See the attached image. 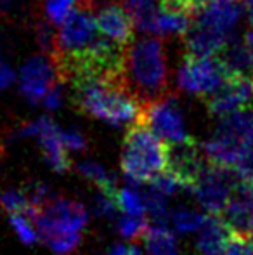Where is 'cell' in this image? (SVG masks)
I'll use <instances>...</instances> for the list:
<instances>
[{
    "label": "cell",
    "instance_id": "obj_17",
    "mask_svg": "<svg viewBox=\"0 0 253 255\" xmlns=\"http://www.w3.org/2000/svg\"><path fill=\"white\" fill-rule=\"evenodd\" d=\"M192 16L187 12H179V10H169V9H160L158 17H156L155 24V35H179L184 37L187 30L191 26Z\"/></svg>",
    "mask_w": 253,
    "mask_h": 255
},
{
    "label": "cell",
    "instance_id": "obj_27",
    "mask_svg": "<svg viewBox=\"0 0 253 255\" xmlns=\"http://www.w3.org/2000/svg\"><path fill=\"white\" fill-rule=\"evenodd\" d=\"M208 0H160V5L169 10H179V12L194 14L201 9Z\"/></svg>",
    "mask_w": 253,
    "mask_h": 255
},
{
    "label": "cell",
    "instance_id": "obj_32",
    "mask_svg": "<svg viewBox=\"0 0 253 255\" xmlns=\"http://www.w3.org/2000/svg\"><path fill=\"white\" fill-rule=\"evenodd\" d=\"M106 255H141V252L132 245H116Z\"/></svg>",
    "mask_w": 253,
    "mask_h": 255
},
{
    "label": "cell",
    "instance_id": "obj_3",
    "mask_svg": "<svg viewBox=\"0 0 253 255\" xmlns=\"http://www.w3.org/2000/svg\"><path fill=\"white\" fill-rule=\"evenodd\" d=\"M169 168V142L137 122L127 130L122 146V170L139 184H149Z\"/></svg>",
    "mask_w": 253,
    "mask_h": 255
},
{
    "label": "cell",
    "instance_id": "obj_5",
    "mask_svg": "<svg viewBox=\"0 0 253 255\" xmlns=\"http://www.w3.org/2000/svg\"><path fill=\"white\" fill-rule=\"evenodd\" d=\"M229 75L220 57L186 54L177 71V85L186 94L206 99L222 87Z\"/></svg>",
    "mask_w": 253,
    "mask_h": 255
},
{
    "label": "cell",
    "instance_id": "obj_36",
    "mask_svg": "<svg viewBox=\"0 0 253 255\" xmlns=\"http://www.w3.org/2000/svg\"><path fill=\"white\" fill-rule=\"evenodd\" d=\"M248 238H250V242L253 243V233H250V235H248Z\"/></svg>",
    "mask_w": 253,
    "mask_h": 255
},
{
    "label": "cell",
    "instance_id": "obj_28",
    "mask_svg": "<svg viewBox=\"0 0 253 255\" xmlns=\"http://www.w3.org/2000/svg\"><path fill=\"white\" fill-rule=\"evenodd\" d=\"M222 255H253V243L248 236L234 233L233 240L226 247Z\"/></svg>",
    "mask_w": 253,
    "mask_h": 255
},
{
    "label": "cell",
    "instance_id": "obj_16",
    "mask_svg": "<svg viewBox=\"0 0 253 255\" xmlns=\"http://www.w3.org/2000/svg\"><path fill=\"white\" fill-rule=\"evenodd\" d=\"M125 9L130 12L135 26L146 33H155V24L162 5L158 0H125Z\"/></svg>",
    "mask_w": 253,
    "mask_h": 255
},
{
    "label": "cell",
    "instance_id": "obj_14",
    "mask_svg": "<svg viewBox=\"0 0 253 255\" xmlns=\"http://www.w3.org/2000/svg\"><path fill=\"white\" fill-rule=\"evenodd\" d=\"M198 233L196 247L199 255H222L236 231L220 215L208 214Z\"/></svg>",
    "mask_w": 253,
    "mask_h": 255
},
{
    "label": "cell",
    "instance_id": "obj_13",
    "mask_svg": "<svg viewBox=\"0 0 253 255\" xmlns=\"http://www.w3.org/2000/svg\"><path fill=\"white\" fill-rule=\"evenodd\" d=\"M220 217L240 235L253 233V186L241 182Z\"/></svg>",
    "mask_w": 253,
    "mask_h": 255
},
{
    "label": "cell",
    "instance_id": "obj_25",
    "mask_svg": "<svg viewBox=\"0 0 253 255\" xmlns=\"http://www.w3.org/2000/svg\"><path fill=\"white\" fill-rule=\"evenodd\" d=\"M82 242V233H59L45 240V245L58 255H70Z\"/></svg>",
    "mask_w": 253,
    "mask_h": 255
},
{
    "label": "cell",
    "instance_id": "obj_35",
    "mask_svg": "<svg viewBox=\"0 0 253 255\" xmlns=\"http://www.w3.org/2000/svg\"><path fill=\"white\" fill-rule=\"evenodd\" d=\"M243 7H245V10H247L248 21L253 24V0H243Z\"/></svg>",
    "mask_w": 253,
    "mask_h": 255
},
{
    "label": "cell",
    "instance_id": "obj_2",
    "mask_svg": "<svg viewBox=\"0 0 253 255\" xmlns=\"http://www.w3.org/2000/svg\"><path fill=\"white\" fill-rule=\"evenodd\" d=\"M122 80L142 106L170 94L165 45L160 38L142 37L132 40L125 52Z\"/></svg>",
    "mask_w": 253,
    "mask_h": 255
},
{
    "label": "cell",
    "instance_id": "obj_21",
    "mask_svg": "<svg viewBox=\"0 0 253 255\" xmlns=\"http://www.w3.org/2000/svg\"><path fill=\"white\" fill-rule=\"evenodd\" d=\"M149 224L146 215H127L123 214L116 222V229L118 233L128 242H135V240H142L144 233L148 231Z\"/></svg>",
    "mask_w": 253,
    "mask_h": 255
},
{
    "label": "cell",
    "instance_id": "obj_19",
    "mask_svg": "<svg viewBox=\"0 0 253 255\" xmlns=\"http://www.w3.org/2000/svg\"><path fill=\"white\" fill-rule=\"evenodd\" d=\"M42 16L47 17L54 26H61L78 7V0H38Z\"/></svg>",
    "mask_w": 253,
    "mask_h": 255
},
{
    "label": "cell",
    "instance_id": "obj_11",
    "mask_svg": "<svg viewBox=\"0 0 253 255\" xmlns=\"http://www.w3.org/2000/svg\"><path fill=\"white\" fill-rule=\"evenodd\" d=\"M58 73L52 59L33 56L23 64L19 71V91L30 104H40L49 89L58 82Z\"/></svg>",
    "mask_w": 253,
    "mask_h": 255
},
{
    "label": "cell",
    "instance_id": "obj_7",
    "mask_svg": "<svg viewBox=\"0 0 253 255\" xmlns=\"http://www.w3.org/2000/svg\"><path fill=\"white\" fill-rule=\"evenodd\" d=\"M240 184L241 179L236 170L208 163L192 191H194L198 203L208 214L220 215L236 193V189L240 188Z\"/></svg>",
    "mask_w": 253,
    "mask_h": 255
},
{
    "label": "cell",
    "instance_id": "obj_30",
    "mask_svg": "<svg viewBox=\"0 0 253 255\" xmlns=\"http://www.w3.org/2000/svg\"><path fill=\"white\" fill-rule=\"evenodd\" d=\"M63 96H64L63 82L58 80L51 89H49V92L45 94L42 104H44L47 110H58V108H61V104H63Z\"/></svg>",
    "mask_w": 253,
    "mask_h": 255
},
{
    "label": "cell",
    "instance_id": "obj_37",
    "mask_svg": "<svg viewBox=\"0 0 253 255\" xmlns=\"http://www.w3.org/2000/svg\"><path fill=\"white\" fill-rule=\"evenodd\" d=\"M252 87H253V78H252Z\"/></svg>",
    "mask_w": 253,
    "mask_h": 255
},
{
    "label": "cell",
    "instance_id": "obj_4",
    "mask_svg": "<svg viewBox=\"0 0 253 255\" xmlns=\"http://www.w3.org/2000/svg\"><path fill=\"white\" fill-rule=\"evenodd\" d=\"M215 134L201 146L208 163L236 170L253 153V111L240 110L219 118Z\"/></svg>",
    "mask_w": 253,
    "mask_h": 255
},
{
    "label": "cell",
    "instance_id": "obj_31",
    "mask_svg": "<svg viewBox=\"0 0 253 255\" xmlns=\"http://www.w3.org/2000/svg\"><path fill=\"white\" fill-rule=\"evenodd\" d=\"M14 71L9 68V64L0 61V89H7L14 82Z\"/></svg>",
    "mask_w": 253,
    "mask_h": 255
},
{
    "label": "cell",
    "instance_id": "obj_24",
    "mask_svg": "<svg viewBox=\"0 0 253 255\" xmlns=\"http://www.w3.org/2000/svg\"><path fill=\"white\" fill-rule=\"evenodd\" d=\"M9 222L24 245H35V243L40 240L38 238V231H37V226H35L33 219H30L26 214H10Z\"/></svg>",
    "mask_w": 253,
    "mask_h": 255
},
{
    "label": "cell",
    "instance_id": "obj_1",
    "mask_svg": "<svg viewBox=\"0 0 253 255\" xmlns=\"http://www.w3.org/2000/svg\"><path fill=\"white\" fill-rule=\"evenodd\" d=\"M70 84L71 103L78 113L97 118L113 127L128 125L141 118L144 106L122 80L78 77L70 80Z\"/></svg>",
    "mask_w": 253,
    "mask_h": 255
},
{
    "label": "cell",
    "instance_id": "obj_15",
    "mask_svg": "<svg viewBox=\"0 0 253 255\" xmlns=\"http://www.w3.org/2000/svg\"><path fill=\"white\" fill-rule=\"evenodd\" d=\"M142 242L149 255H179L175 236L169 228H165L163 222L149 226L142 236Z\"/></svg>",
    "mask_w": 253,
    "mask_h": 255
},
{
    "label": "cell",
    "instance_id": "obj_33",
    "mask_svg": "<svg viewBox=\"0 0 253 255\" xmlns=\"http://www.w3.org/2000/svg\"><path fill=\"white\" fill-rule=\"evenodd\" d=\"M16 0H0V19L7 17L14 10Z\"/></svg>",
    "mask_w": 253,
    "mask_h": 255
},
{
    "label": "cell",
    "instance_id": "obj_34",
    "mask_svg": "<svg viewBox=\"0 0 253 255\" xmlns=\"http://www.w3.org/2000/svg\"><path fill=\"white\" fill-rule=\"evenodd\" d=\"M243 44H245V47H247L248 54H250V59H252V64H253V28L245 33Z\"/></svg>",
    "mask_w": 253,
    "mask_h": 255
},
{
    "label": "cell",
    "instance_id": "obj_23",
    "mask_svg": "<svg viewBox=\"0 0 253 255\" xmlns=\"http://www.w3.org/2000/svg\"><path fill=\"white\" fill-rule=\"evenodd\" d=\"M206 215L199 214L196 210H189V208H179L172 214V226L177 233H194L205 222Z\"/></svg>",
    "mask_w": 253,
    "mask_h": 255
},
{
    "label": "cell",
    "instance_id": "obj_8",
    "mask_svg": "<svg viewBox=\"0 0 253 255\" xmlns=\"http://www.w3.org/2000/svg\"><path fill=\"white\" fill-rule=\"evenodd\" d=\"M137 122L148 125L158 137H162L169 144L191 137L186 130V124H184V117L180 113L177 99L172 94L146 104Z\"/></svg>",
    "mask_w": 253,
    "mask_h": 255
},
{
    "label": "cell",
    "instance_id": "obj_6",
    "mask_svg": "<svg viewBox=\"0 0 253 255\" xmlns=\"http://www.w3.org/2000/svg\"><path fill=\"white\" fill-rule=\"evenodd\" d=\"M97 31L99 28L95 23L94 10L78 5L59 28V33L56 35L54 51L49 57L52 61H61L82 56L99 37Z\"/></svg>",
    "mask_w": 253,
    "mask_h": 255
},
{
    "label": "cell",
    "instance_id": "obj_9",
    "mask_svg": "<svg viewBox=\"0 0 253 255\" xmlns=\"http://www.w3.org/2000/svg\"><path fill=\"white\" fill-rule=\"evenodd\" d=\"M208 165L203 148L196 139H186L169 144V168L167 170L179 181L182 189H192Z\"/></svg>",
    "mask_w": 253,
    "mask_h": 255
},
{
    "label": "cell",
    "instance_id": "obj_10",
    "mask_svg": "<svg viewBox=\"0 0 253 255\" xmlns=\"http://www.w3.org/2000/svg\"><path fill=\"white\" fill-rule=\"evenodd\" d=\"M206 110L213 118H222L229 113L240 110H248L253 103V87L252 78L245 75H233L227 77L222 87L206 99Z\"/></svg>",
    "mask_w": 253,
    "mask_h": 255
},
{
    "label": "cell",
    "instance_id": "obj_12",
    "mask_svg": "<svg viewBox=\"0 0 253 255\" xmlns=\"http://www.w3.org/2000/svg\"><path fill=\"white\" fill-rule=\"evenodd\" d=\"M95 23L99 33L115 40L116 44L128 47L134 40V19L123 5L106 0L95 10Z\"/></svg>",
    "mask_w": 253,
    "mask_h": 255
},
{
    "label": "cell",
    "instance_id": "obj_26",
    "mask_svg": "<svg viewBox=\"0 0 253 255\" xmlns=\"http://www.w3.org/2000/svg\"><path fill=\"white\" fill-rule=\"evenodd\" d=\"M146 203V210L151 217H155L158 222H163L167 215V195L162 193L160 189H156L155 186L149 184V189L142 191Z\"/></svg>",
    "mask_w": 253,
    "mask_h": 255
},
{
    "label": "cell",
    "instance_id": "obj_29",
    "mask_svg": "<svg viewBox=\"0 0 253 255\" xmlns=\"http://www.w3.org/2000/svg\"><path fill=\"white\" fill-rule=\"evenodd\" d=\"M61 139L68 149L82 151V149L87 148V139L77 128H61Z\"/></svg>",
    "mask_w": 253,
    "mask_h": 255
},
{
    "label": "cell",
    "instance_id": "obj_20",
    "mask_svg": "<svg viewBox=\"0 0 253 255\" xmlns=\"http://www.w3.org/2000/svg\"><path fill=\"white\" fill-rule=\"evenodd\" d=\"M116 202H118L120 212L127 215H146V203L142 191H137L132 186H125V188H118L116 191Z\"/></svg>",
    "mask_w": 253,
    "mask_h": 255
},
{
    "label": "cell",
    "instance_id": "obj_22",
    "mask_svg": "<svg viewBox=\"0 0 253 255\" xmlns=\"http://www.w3.org/2000/svg\"><path fill=\"white\" fill-rule=\"evenodd\" d=\"M0 207L10 214H30L33 210V205L30 203L24 189H7L0 195Z\"/></svg>",
    "mask_w": 253,
    "mask_h": 255
},
{
    "label": "cell",
    "instance_id": "obj_18",
    "mask_svg": "<svg viewBox=\"0 0 253 255\" xmlns=\"http://www.w3.org/2000/svg\"><path fill=\"white\" fill-rule=\"evenodd\" d=\"M77 172L84 179H87L88 182H92L99 191L115 193L118 189L116 188V179L101 163H97L94 160H82L77 165Z\"/></svg>",
    "mask_w": 253,
    "mask_h": 255
}]
</instances>
